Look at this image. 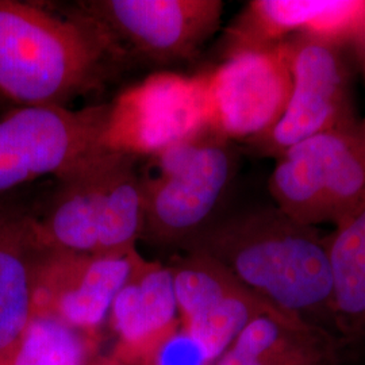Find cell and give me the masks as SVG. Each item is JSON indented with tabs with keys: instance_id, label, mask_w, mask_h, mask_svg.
Segmentation results:
<instances>
[{
	"instance_id": "obj_3",
	"label": "cell",
	"mask_w": 365,
	"mask_h": 365,
	"mask_svg": "<svg viewBox=\"0 0 365 365\" xmlns=\"http://www.w3.org/2000/svg\"><path fill=\"white\" fill-rule=\"evenodd\" d=\"M33 217L43 250L95 256L135 250L144 226L137 157L105 152L58 178Z\"/></svg>"
},
{
	"instance_id": "obj_10",
	"label": "cell",
	"mask_w": 365,
	"mask_h": 365,
	"mask_svg": "<svg viewBox=\"0 0 365 365\" xmlns=\"http://www.w3.org/2000/svg\"><path fill=\"white\" fill-rule=\"evenodd\" d=\"M210 128L249 145L283 117L292 88L286 42L235 53L205 72Z\"/></svg>"
},
{
	"instance_id": "obj_19",
	"label": "cell",
	"mask_w": 365,
	"mask_h": 365,
	"mask_svg": "<svg viewBox=\"0 0 365 365\" xmlns=\"http://www.w3.org/2000/svg\"><path fill=\"white\" fill-rule=\"evenodd\" d=\"M152 365H211L203 348L180 329L157 352Z\"/></svg>"
},
{
	"instance_id": "obj_8",
	"label": "cell",
	"mask_w": 365,
	"mask_h": 365,
	"mask_svg": "<svg viewBox=\"0 0 365 365\" xmlns=\"http://www.w3.org/2000/svg\"><path fill=\"white\" fill-rule=\"evenodd\" d=\"M80 15L114 53L128 48L157 64L190 60L221 26V0H88Z\"/></svg>"
},
{
	"instance_id": "obj_15",
	"label": "cell",
	"mask_w": 365,
	"mask_h": 365,
	"mask_svg": "<svg viewBox=\"0 0 365 365\" xmlns=\"http://www.w3.org/2000/svg\"><path fill=\"white\" fill-rule=\"evenodd\" d=\"M41 252L33 211L0 200V353L19 339L33 318Z\"/></svg>"
},
{
	"instance_id": "obj_1",
	"label": "cell",
	"mask_w": 365,
	"mask_h": 365,
	"mask_svg": "<svg viewBox=\"0 0 365 365\" xmlns=\"http://www.w3.org/2000/svg\"><path fill=\"white\" fill-rule=\"evenodd\" d=\"M182 252H199L274 309L337 336L327 235L276 206L220 217Z\"/></svg>"
},
{
	"instance_id": "obj_13",
	"label": "cell",
	"mask_w": 365,
	"mask_h": 365,
	"mask_svg": "<svg viewBox=\"0 0 365 365\" xmlns=\"http://www.w3.org/2000/svg\"><path fill=\"white\" fill-rule=\"evenodd\" d=\"M314 36L365 49L364 0H253L227 27L223 58L279 43L292 36Z\"/></svg>"
},
{
	"instance_id": "obj_20",
	"label": "cell",
	"mask_w": 365,
	"mask_h": 365,
	"mask_svg": "<svg viewBox=\"0 0 365 365\" xmlns=\"http://www.w3.org/2000/svg\"><path fill=\"white\" fill-rule=\"evenodd\" d=\"M90 365H126L122 361H119L118 359H115L113 354L110 356H101V354H96L93 359H92Z\"/></svg>"
},
{
	"instance_id": "obj_7",
	"label": "cell",
	"mask_w": 365,
	"mask_h": 365,
	"mask_svg": "<svg viewBox=\"0 0 365 365\" xmlns=\"http://www.w3.org/2000/svg\"><path fill=\"white\" fill-rule=\"evenodd\" d=\"M284 42L292 76L286 111L272 130L248 145L261 156L274 160L300 141L360 119L353 106L348 46L306 34Z\"/></svg>"
},
{
	"instance_id": "obj_5",
	"label": "cell",
	"mask_w": 365,
	"mask_h": 365,
	"mask_svg": "<svg viewBox=\"0 0 365 365\" xmlns=\"http://www.w3.org/2000/svg\"><path fill=\"white\" fill-rule=\"evenodd\" d=\"M359 60L365 75V52ZM268 190L291 218L336 226L365 202V115L291 146L276 158Z\"/></svg>"
},
{
	"instance_id": "obj_6",
	"label": "cell",
	"mask_w": 365,
	"mask_h": 365,
	"mask_svg": "<svg viewBox=\"0 0 365 365\" xmlns=\"http://www.w3.org/2000/svg\"><path fill=\"white\" fill-rule=\"evenodd\" d=\"M108 114L110 103L25 106L0 118V196L43 176L58 179L107 152Z\"/></svg>"
},
{
	"instance_id": "obj_4",
	"label": "cell",
	"mask_w": 365,
	"mask_h": 365,
	"mask_svg": "<svg viewBox=\"0 0 365 365\" xmlns=\"http://www.w3.org/2000/svg\"><path fill=\"white\" fill-rule=\"evenodd\" d=\"M235 143L206 130L148 156L140 173L141 240L184 249L217 221L238 172Z\"/></svg>"
},
{
	"instance_id": "obj_14",
	"label": "cell",
	"mask_w": 365,
	"mask_h": 365,
	"mask_svg": "<svg viewBox=\"0 0 365 365\" xmlns=\"http://www.w3.org/2000/svg\"><path fill=\"white\" fill-rule=\"evenodd\" d=\"M107 321L117 337L115 359L126 365H152L160 348L182 329L170 267L140 253Z\"/></svg>"
},
{
	"instance_id": "obj_16",
	"label": "cell",
	"mask_w": 365,
	"mask_h": 365,
	"mask_svg": "<svg viewBox=\"0 0 365 365\" xmlns=\"http://www.w3.org/2000/svg\"><path fill=\"white\" fill-rule=\"evenodd\" d=\"M344 342L303 322L260 317L212 365H341Z\"/></svg>"
},
{
	"instance_id": "obj_17",
	"label": "cell",
	"mask_w": 365,
	"mask_h": 365,
	"mask_svg": "<svg viewBox=\"0 0 365 365\" xmlns=\"http://www.w3.org/2000/svg\"><path fill=\"white\" fill-rule=\"evenodd\" d=\"M334 321L339 339H365V202L327 235Z\"/></svg>"
},
{
	"instance_id": "obj_12",
	"label": "cell",
	"mask_w": 365,
	"mask_h": 365,
	"mask_svg": "<svg viewBox=\"0 0 365 365\" xmlns=\"http://www.w3.org/2000/svg\"><path fill=\"white\" fill-rule=\"evenodd\" d=\"M140 252L83 255L43 250L36 268L33 315L52 317L96 339Z\"/></svg>"
},
{
	"instance_id": "obj_11",
	"label": "cell",
	"mask_w": 365,
	"mask_h": 365,
	"mask_svg": "<svg viewBox=\"0 0 365 365\" xmlns=\"http://www.w3.org/2000/svg\"><path fill=\"white\" fill-rule=\"evenodd\" d=\"M168 267L173 274L182 329L203 348L211 365L260 317L302 322L274 309L203 253L184 252Z\"/></svg>"
},
{
	"instance_id": "obj_18",
	"label": "cell",
	"mask_w": 365,
	"mask_h": 365,
	"mask_svg": "<svg viewBox=\"0 0 365 365\" xmlns=\"http://www.w3.org/2000/svg\"><path fill=\"white\" fill-rule=\"evenodd\" d=\"M96 339L45 315H33L25 331L0 353V365H90Z\"/></svg>"
},
{
	"instance_id": "obj_9",
	"label": "cell",
	"mask_w": 365,
	"mask_h": 365,
	"mask_svg": "<svg viewBox=\"0 0 365 365\" xmlns=\"http://www.w3.org/2000/svg\"><path fill=\"white\" fill-rule=\"evenodd\" d=\"M206 130L211 128L205 72H160L110 103L103 146L138 158Z\"/></svg>"
},
{
	"instance_id": "obj_2",
	"label": "cell",
	"mask_w": 365,
	"mask_h": 365,
	"mask_svg": "<svg viewBox=\"0 0 365 365\" xmlns=\"http://www.w3.org/2000/svg\"><path fill=\"white\" fill-rule=\"evenodd\" d=\"M114 51L78 14L0 0V99L18 107L63 106L92 88Z\"/></svg>"
}]
</instances>
